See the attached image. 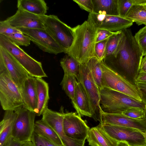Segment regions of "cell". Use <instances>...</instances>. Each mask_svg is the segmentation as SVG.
<instances>
[{
	"mask_svg": "<svg viewBox=\"0 0 146 146\" xmlns=\"http://www.w3.org/2000/svg\"><path fill=\"white\" fill-rule=\"evenodd\" d=\"M20 146H34L31 141H27L21 144Z\"/></svg>",
	"mask_w": 146,
	"mask_h": 146,
	"instance_id": "bcb514c9",
	"label": "cell"
},
{
	"mask_svg": "<svg viewBox=\"0 0 146 146\" xmlns=\"http://www.w3.org/2000/svg\"><path fill=\"white\" fill-rule=\"evenodd\" d=\"M31 141L34 146H45L40 137L34 132L32 135Z\"/></svg>",
	"mask_w": 146,
	"mask_h": 146,
	"instance_id": "f35d334b",
	"label": "cell"
},
{
	"mask_svg": "<svg viewBox=\"0 0 146 146\" xmlns=\"http://www.w3.org/2000/svg\"><path fill=\"white\" fill-rule=\"evenodd\" d=\"M146 72V55L141 59L139 68V73Z\"/></svg>",
	"mask_w": 146,
	"mask_h": 146,
	"instance_id": "60d3db41",
	"label": "cell"
},
{
	"mask_svg": "<svg viewBox=\"0 0 146 146\" xmlns=\"http://www.w3.org/2000/svg\"><path fill=\"white\" fill-rule=\"evenodd\" d=\"M77 80L82 85L88 98L92 115V118L100 123L102 111L100 105V90L87 64H80L79 73Z\"/></svg>",
	"mask_w": 146,
	"mask_h": 146,
	"instance_id": "ba28073f",
	"label": "cell"
},
{
	"mask_svg": "<svg viewBox=\"0 0 146 146\" xmlns=\"http://www.w3.org/2000/svg\"><path fill=\"white\" fill-rule=\"evenodd\" d=\"M108 40H103L96 44L95 52L96 58L100 61H103L105 58L106 49Z\"/></svg>",
	"mask_w": 146,
	"mask_h": 146,
	"instance_id": "e575fe53",
	"label": "cell"
},
{
	"mask_svg": "<svg viewBox=\"0 0 146 146\" xmlns=\"http://www.w3.org/2000/svg\"><path fill=\"white\" fill-rule=\"evenodd\" d=\"M62 111L60 112L54 111L48 107L43 113L41 119L55 131L60 139L65 135L63 127L64 112Z\"/></svg>",
	"mask_w": 146,
	"mask_h": 146,
	"instance_id": "ffe728a7",
	"label": "cell"
},
{
	"mask_svg": "<svg viewBox=\"0 0 146 146\" xmlns=\"http://www.w3.org/2000/svg\"><path fill=\"white\" fill-rule=\"evenodd\" d=\"M21 32L19 29L11 26L4 21H0V34L5 35Z\"/></svg>",
	"mask_w": 146,
	"mask_h": 146,
	"instance_id": "d590c367",
	"label": "cell"
},
{
	"mask_svg": "<svg viewBox=\"0 0 146 146\" xmlns=\"http://www.w3.org/2000/svg\"><path fill=\"white\" fill-rule=\"evenodd\" d=\"M100 123L135 128L146 132V121L128 117L121 113H109L102 112Z\"/></svg>",
	"mask_w": 146,
	"mask_h": 146,
	"instance_id": "2e32d148",
	"label": "cell"
},
{
	"mask_svg": "<svg viewBox=\"0 0 146 146\" xmlns=\"http://www.w3.org/2000/svg\"><path fill=\"white\" fill-rule=\"evenodd\" d=\"M0 102L5 111H15L24 105L21 91L11 79L2 60H0Z\"/></svg>",
	"mask_w": 146,
	"mask_h": 146,
	"instance_id": "3957f363",
	"label": "cell"
},
{
	"mask_svg": "<svg viewBox=\"0 0 146 146\" xmlns=\"http://www.w3.org/2000/svg\"><path fill=\"white\" fill-rule=\"evenodd\" d=\"M144 119L146 121V106L144 110Z\"/></svg>",
	"mask_w": 146,
	"mask_h": 146,
	"instance_id": "c3c4849f",
	"label": "cell"
},
{
	"mask_svg": "<svg viewBox=\"0 0 146 146\" xmlns=\"http://www.w3.org/2000/svg\"><path fill=\"white\" fill-rule=\"evenodd\" d=\"M21 92L24 104L23 107L35 113L38 99L35 77L30 76L26 80Z\"/></svg>",
	"mask_w": 146,
	"mask_h": 146,
	"instance_id": "ac0fdd59",
	"label": "cell"
},
{
	"mask_svg": "<svg viewBox=\"0 0 146 146\" xmlns=\"http://www.w3.org/2000/svg\"><path fill=\"white\" fill-rule=\"evenodd\" d=\"M136 84L138 88H146V82H136Z\"/></svg>",
	"mask_w": 146,
	"mask_h": 146,
	"instance_id": "f6af8a7d",
	"label": "cell"
},
{
	"mask_svg": "<svg viewBox=\"0 0 146 146\" xmlns=\"http://www.w3.org/2000/svg\"><path fill=\"white\" fill-rule=\"evenodd\" d=\"M92 13L111 16H119L118 0H92Z\"/></svg>",
	"mask_w": 146,
	"mask_h": 146,
	"instance_id": "cb8c5ba5",
	"label": "cell"
},
{
	"mask_svg": "<svg viewBox=\"0 0 146 146\" xmlns=\"http://www.w3.org/2000/svg\"><path fill=\"white\" fill-rule=\"evenodd\" d=\"M86 139L91 146H116L117 142L103 129L100 123L90 128Z\"/></svg>",
	"mask_w": 146,
	"mask_h": 146,
	"instance_id": "d6986e66",
	"label": "cell"
},
{
	"mask_svg": "<svg viewBox=\"0 0 146 146\" xmlns=\"http://www.w3.org/2000/svg\"><path fill=\"white\" fill-rule=\"evenodd\" d=\"M117 32H111L105 30L98 29L97 33L96 43L108 39L116 34Z\"/></svg>",
	"mask_w": 146,
	"mask_h": 146,
	"instance_id": "74e56055",
	"label": "cell"
},
{
	"mask_svg": "<svg viewBox=\"0 0 146 146\" xmlns=\"http://www.w3.org/2000/svg\"><path fill=\"white\" fill-rule=\"evenodd\" d=\"M63 127L65 134L75 140L85 141L90 128L75 112L64 113Z\"/></svg>",
	"mask_w": 146,
	"mask_h": 146,
	"instance_id": "4fadbf2b",
	"label": "cell"
},
{
	"mask_svg": "<svg viewBox=\"0 0 146 146\" xmlns=\"http://www.w3.org/2000/svg\"><path fill=\"white\" fill-rule=\"evenodd\" d=\"M76 79L72 74H64L60 84L62 90L72 101L74 99L76 87L78 82Z\"/></svg>",
	"mask_w": 146,
	"mask_h": 146,
	"instance_id": "f546056e",
	"label": "cell"
},
{
	"mask_svg": "<svg viewBox=\"0 0 146 146\" xmlns=\"http://www.w3.org/2000/svg\"><path fill=\"white\" fill-rule=\"evenodd\" d=\"M0 58L3 60L11 79L21 91L25 82L30 76L12 55L1 46Z\"/></svg>",
	"mask_w": 146,
	"mask_h": 146,
	"instance_id": "5bb4252c",
	"label": "cell"
},
{
	"mask_svg": "<svg viewBox=\"0 0 146 146\" xmlns=\"http://www.w3.org/2000/svg\"><path fill=\"white\" fill-rule=\"evenodd\" d=\"M45 30L66 51L70 47L74 38L72 28L54 15L40 16Z\"/></svg>",
	"mask_w": 146,
	"mask_h": 146,
	"instance_id": "52a82bcc",
	"label": "cell"
},
{
	"mask_svg": "<svg viewBox=\"0 0 146 146\" xmlns=\"http://www.w3.org/2000/svg\"><path fill=\"white\" fill-rule=\"evenodd\" d=\"M34 132L38 135L43 136L55 143L62 145L57 134L41 119L35 122Z\"/></svg>",
	"mask_w": 146,
	"mask_h": 146,
	"instance_id": "484cf974",
	"label": "cell"
},
{
	"mask_svg": "<svg viewBox=\"0 0 146 146\" xmlns=\"http://www.w3.org/2000/svg\"><path fill=\"white\" fill-rule=\"evenodd\" d=\"M5 36L19 46H27L30 44L31 40L29 37L25 35L22 32L6 35Z\"/></svg>",
	"mask_w": 146,
	"mask_h": 146,
	"instance_id": "1f68e13d",
	"label": "cell"
},
{
	"mask_svg": "<svg viewBox=\"0 0 146 146\" xmlns=\"http://www.w3.org/2000/svg\"><path fill=\"white\" fill-rule=\"evenodd\" d=\"M123 34V31H117L108 39L106 47L105 58L109 56L113 58L115 57Z\"/></svg>",
	"mask_w": 146,
	"mask_h": 146,
	"instance_id": "f1b7e54d",
	"label": "cell"
},
{
	"mask_svg": "<svg viewBox=\"0 0 146 146\" xmlns=\"http://www.w3.org/2000/svg\"><path fill=\"white\" fill-rule=\"evenodd\" d=\"M72 105L78 114L81 117H92L91 106L87 93L81 83L78 82L76 85Z\"/></svg>",
	"mask_w": 146,
	"mask_h": 146,
	"instance_id": "e0dca14e",
	"label": "cell"
},
{
	"mask_svg": "<svg viewBox=\"0 0 146 146\" xmlns=\"http://www.w3.org/2000/svg\"><path fill=\"white\" fill-rule=\"evenodd\" d=\"M135 82H146V72L139 73L137 76Z\"/></svg>",
	"mask_w": 146,
	"mask_h": 146,
	"instance_id": "b9f144b4",
	"label": "cell"
},
{
	"mask_svg": "<svg viewBox=\"0 0 146 146\" xmlns=\"http://www.w3.org/2000/svg\"><path fill=\"white\" fill-rule=\"evenodd\" d=\"M134 37L144 56L146 53V26L136 33Z\"/></svg>",
	"mask_w": 146,
	"mask_h": 146,
	"instance_id": "d6a6232c",
	"label": "cell"
},
{
	"mask_svg": "<svg viewBox=\"0 0 146 146\" xmlns=\"http://www.w3.org/2000/svg\"><path fill=\"white\" fill-rule=\"evenodd\" d=\"M116 146H130L127 143L123 141H118Z\"/></svg>",
	"mask_w": 146,
	"mask_h": 146,
	"instance_id": "7dc6e473",
	"label": "cell"
},
{
	"mask_svg": "<svg viewBox=\"0 0 146 146\" xmlns=\"http://www.w3.org/2000/svg\"><path fill=\"white\" fill-rule=\"evenodd\" d=\"M124 18L138 25L143 24L146 26V9L143 5H133Z\"/></svg>",
	"mask_w": 146,
	"mask_h": 146,
	"instance_id": "d4e9b609",
	"label": "cell"
},
{
	"mask_svg": "<svg viewBox=\"0 0 146 146\" xmlns=\"http://www.w3.org/2000/svg\"><path fill=\"white\" fill-rule=\"evenodd\" d=\"M145 3L146 0H118L119 16L124 18L132 6L143 5Z\"/></svg>",
	"mask_w": 146,
	"mask_h": 146,
	"instance_id": "4dcf8cb0",
	"label": "cell"
},
{
	"mask_svg": "<svg viewBox=\"0 0 146 146\" xmlns=\"http://www.w3.org/2000/svg\"><path fill=\"white\" fill-rule=\"evenodd\" d=\"M37 91L38 104L35 112L36 116L42 115L48 107L49 99V87L48 83L42 78L35 77Z\"/></svg>",
	"mask_w": 146,
	"mask_h": 146,
	"instance_id": "44dd1931",
	"label": "cell"
},
{
	"mask_svg": "<svg viewBox=\"0 0 146 146\" xmlns=\"http://www.w3.org/2000/svg\"><path fill=\"white\" fill-rule=\"evenodd\" d=\"M60 64L64 74H68L78 78L80 72V64L73 57L67 55L61 59Z\"/></svg>",
	"mask_w": 146,
	"mask_h": 146,
	"instance_id": "4316f807",
	"label": "cell"
},
{
	"mask_svg": "<svg viewBox=\"0 0 146 146\" xmlns=\"http://www.w3.org/2000/svg\"><path fill=\"white\" fill-rule=\"evenodd\" d=\"M141 94L142 102L146 105V88H138Z\"/></svg>",
	"mask_w": 146,
	"mask_h": 146,
	"instance_id": "ee69618b",
	"label": "cell"
},
{
	"mask_svg": "<svg viewBox=\"0 0 146 146\" xmlns=\"http://www.w3.org/2000/svg\"><path fill=\"white\" fill-rule=\"evenodd\" d=\"M100 124L103 129L117 142H126L130 146H146V132L133 128Z\"/></svg>",
	"mask_w": 146,
	"mask_h": 146,
	"instance_id": "30bf717a",
	"label": "cell"
},
{
	"mask_svg": "<svg viewBox=\"0 0 146 146\" xmlns=\"http://www.w3.org/2000/svg\"><path fill=\"white\" fill-rule=\"evenodd\" d=\"M103 72V88L116 91L142 102L141 94L136 85L126 79L115 70L101 61Z\"/></svg>",
	"mask_w": 146,
	"mask_h": 146,
	"instance_id": "5b68a950",
	"label": "cell"
},
{
	"mask_svg": "<svg viewBox=\"0 0 146 146\" xmlns=\"http://www.w3.org/2000/svg\"><path fill=\"white\" fill-rule=\"evenodd\" d=\"M0 46L10 53L30 76L40 78L47 77L40 62L33 58L7 37L1 34H0Z\"/></svg>",
	"mask_w": 146,
	"mask_h": 146,
	"instance_id": "8992f818",
	"label": "cell"
},
{
	"mask_svg": "<svg viewBox=\"0 0 146 146\" xmlns=\"http://www.w3.org/2000/svg\"><path fill=\"white\" fill-rule=\"evenodd\" d=\"M145 109L131 107L127 109L121 113L128 117L136 119H143Z\"/></svg>",
	"mask_w": 146,
	"mask_h": 146,
	"instance_id": "836d02e7",
	"label": "cell"
},
{
	"mask_svg": "<svg viewBox=\"0 0 146 146\" xmlns=\"http://www.w3.org/2000/svg\"><path fill=\"white\" fill-rule=\"evenodd\" d=\"M123 36L114 58L120 71L119 72L132 84L139 73L143 53L131 29L123 31Z\"/></svg>",
	"mask_w": 146,
	"mask_h": 146,
	"instance_id": "6da1fadb",
	"label": "cell"
},
{
	"mask_svg": "<svg viewBox=\"0 0 146 146\" xmlns=\"http://www.w3.org/2000/svg\"><path fill=\"white\" fill-rule=\"evenodd\" d=\"M17 7L20 9L39 16L46 15L48 7L43 0H18Z\"/></svg>",
	"mask_w": 146,
	"mask_h": 146,
	"instance_id": "603a6c76",
	"label": "cell"
},
{
	"mask_svg": "<svg viewBox=\"0 0 146 146\" xmlns=\"http://www.w3.org/2000/svg\"><path fill=\"white\" fill-rule=\"evenodd\" d=\"M80 7L84 10L92 13L93 11V4L92 0H73Z\"/></svg>",
	"mask_w": 146,
	"mask_h": 146,
	"instance_id": "8d00e7d4",
	"label": "cell"
},
{
	"mask_svg": "<svg viewBox=\"0 0 146 146\" xmlns=\"http://www.w3.org/2000/svg\"><path fill=\"white\" fill-rule=\"evenodd\" d=\"M87 65L90 70L94 80L99 89L103 88V72L101 61L96 57H94L90 60Z\"/></svg>",
	"mask_w": 146,
	"mask_h": 146,
	"instance_id": "83f0119b",
	"label": "cell"
},
{
	"mask_svg": "<svg viewBox=\"0 0 146 146\" xmlns=\"http://www.w3.org/2000/svg\"><path fill=\"white\" fill-rule=\"evenodd\" d=\"M27 35L30 40L43 51L56 55L66 51L60 46L45 29H18Z\"/></svg>",
	"mask_w": 146,
	"mask_h": 146,
	"instance_id": "8fae6325",
	"label": "cell"
},
{
	"mask_svg": "<svg viewBox=\"0 0 146 146\" xmlns=\"http://www.w3.org/2000/svg\"><path fill=\"white\" fill-rule=\"evenodd\" d=\"M38 135L42 140L45 146H63L62 145L55 143L43 136Z\"/></svg>",
	"mask_w": 146,
	"mask_h": 146,
	"instance_id": "ab89813d",
	"label": "cell"
},
{
	"mask_svg": "<svg viewBox=\"0 0 146 146\" xmlns=\"http://www.w3.org/2000/svg\"><path fill=\"white\" fill-rule=\"evenodd\" d=\"M21 144L15 141L11 137L4 146H20Z\"/></svg>",
	"mask_w": 146,
	"mask_h": 146,
	"instance_id": "7bdbcfd3",
	"label": "cell"
},
{
	"mask_svg": "<svg viewBox=\"0 0 146 146\" xmlns=\"http://www.w3.org/2000/svg\"><path fill=\"white\" fill-rule=\"evenodd\" d=\"M87 21L97 30L111 32L122 31L130 27L133 22L119 16L89 13Z\"/></svg>",
	"mask_w": 146,
	"mask_h": 146,
	"instance_id": "7c38bea8",
	"label": "cell"
},
{
	"mask_svg": "<svg viewBox=\"0 0 146 146\" xmlns=\"http://www.w3.org/2000/svg\"><path fill=\"white\" fill-rule=\"evenodd\" d=\"M4 21L11 26L17 29H44L40 16L20 9H18L14 15Z\"/></svg>",
	"mask_w": 146,
	"mask_h": 146,
	"instance_id": "9a60e30c",
	"label": "cell"
},
{
	"mask_svg": "<svg viewBox=\"0 0 146 146\" xmlns=\"http://www.w3.org/2000/svg\"><path fill=\"white\" fill-rule=\"evenodd\" d=\"M17 113L11 137L22 143L31 141L34 132L35 113L23 107L15 111Z\"/></svg>",
	"mask_w": 146,
	"mask_h": 146,
	"instance_id": "9c48e42d",
	"label": "cell"
},
{
	"mask_svg": "<svg viewBox=\"0 0 146 146\" xmlns=\"http://www.w3.org/2000/svg\"><path fill=\"white\" fill-rule=\"evenodd\" d=\"M145 55H146V53L145 54V55H144V56H145Z\"/></svg>",
	"mask_w": 146,
	"mask_h": 146,
	"instance_id": "f907efd6",
	"label": "cell"
},
{
	"mask_svg": "<svg viewBox=\"0 0 146 146\" xmlns=\"http://www.w3.org/2000/svg\"><path fill=\"white\" fill-rule=\"evenodd\" d=\"M100 107L104 113H121L131 107L143 109L146 107L143 102L116 91L104 88L100 90Z\"/></svg>",
	"mask_w": 146,
	"mask_h": 146,
	"instance_id": "277c9868",
	"label": "cell"
},
{
	"mask_svg": "<svg viewBox=\"0 0 146 146\" xmlns=\"http://www.w3.org/2000/svg\"><path fill=\"white\" fill-rule=\"evenodd\" d=\"M144 8L146 9V4L143 5Z\"/></svg>",
	"mask_w": 146,
	"mask_h": 146,
	"instance_id": "681fc988",
	"label": "cell"
},
{
	"mask_svg": "<svg viewBox=\"0 0 146 146\" xmlns=\"http://www.w3.org/2000/svg\"><path fill=\"white\" fill-rule=\"evenodd\" d=\"M17 113L11 110L5 111L3 118L0 123V146H4L11 137Z\"/></svg>",
	"mask_w": 146,
	"mask_h": 146,
	"instance_id": "7402d4cb",
	"label": "cell"
},
{
	"mask_svg": "<svg viewBox=\"0 0 146 146\" xmlns=\"http://www.w3.org/2000/svg\"><path fill=\"white\" fill-rule=\"evenodd\" d=\"M72 30L73 41L66 53L80 64L86 65L91 58H96L95 48L98 30L87 21Z\"/></svg>",
	"mask_w": 146,
	"mask_h": 146,
	"instance_id": "7a4b0ae2",
	"label": "cell"
}]
</instances>
